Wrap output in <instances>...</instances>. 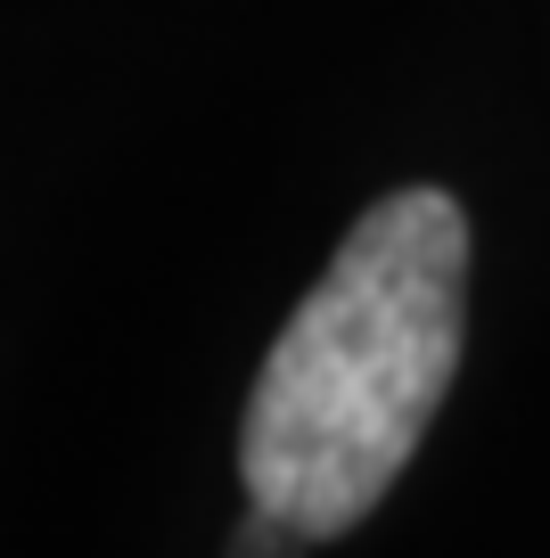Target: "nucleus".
I'll list each match as a JSON object with an SVG mask.
<instances>
[{
  "mask_svg": "<svg viewBox=\"0 0 550 558\" xmlns=\"http://www.w3.org/2000/svg\"><path fill=\"white\" fill-rule=\"evenodd\" d=\"M468 214L444 190H395L345 230L288 313L247 395L239 476L255 542H328L361 525L419 452L461 369Z\"/></svg>",
  "mask_w": 550,
  "mask_h": 558,
  "instance_id": "f257e3e1",
  "label": "nucleus"
}]
</instances>
